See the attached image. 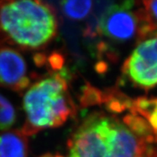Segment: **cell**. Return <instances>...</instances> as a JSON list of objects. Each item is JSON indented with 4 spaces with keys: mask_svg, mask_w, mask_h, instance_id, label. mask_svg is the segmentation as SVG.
Here are the masks:
<instances>
[{
    "mask_svg": "<svg viewBox=\"0 0 157 157\" xmlns=\"http://www.w3.org/2000/svg\"><path fill=\"white\" fill-rule=\"evenodd\" d=\"M91 1H63L61 9L67 18L73 20L85 19L92 8Z\"/></svg>",
    "mask_w": 157,
    "mask_h": 157,
    "instance_id": "ba28073f",
    "label": "cell"
},
{
    "mask_svg": "<svg viewBox=\"0 0 157 157\" xmlns=\"http://www.w3.org/2000/svg\"><path fill=\"white\" fill-rule=\"evenodd\" d=\"M141 157H157V150L153 147L148 146L146 153Z\"/></svg>",
    "mask_w": 157,
    "mask_h": 157,
    "instance_id": "8fae6325",
    "label": "cell"
},
{
    "mask_svg": "<svg viewBox=\"0 0 157 157\" xmlns=\"http://www.w3.org/2000/svg\"><path fill=\"white\" fill-rule=\"evenodd\" d=\"M16 119L15 108L11 103L0 95V130L8 129L15 124Z\"/></svg>",
    "mask_w": 157,
    "mask_h": 157,
    "instance_id": "9c48e42d",
    "label": "cell"
},
{
    "mask_svg": "<svg viewBox=\"0 0 157 157\" xmlns=\"http://www.w3.org/2000/svg\"><path fill=\"white\" fill-rule=\"evenodd\" d=\"M27 120L21 129L27 136L60 127L75 114L65 72L54 73L31 85L23 97Z\"/></svg>",
    "mask_w": 157,
    "mask_h": 157,
    "instance_id": "3957f363",
    "label": "cell"
},
{
    "mask_svg": "<svg viewBox=\"0 0 157 157\" xmlns=\"http://www.w3.org/2000/svg\"><path fill=\"white\" fill-rule=\"evenodd\" d=\"M134 1L115 3L108 6L101 15L96 33L115 44H124L138 36L139 19L133 10Z\"/></svg>",
    "mask_w": 157,
    "mask_h": 157,
    "instance_id": "5b68a950",
    "label": "cell"
},
{
    "mask_svg": "<svg viewBox=\"0 0 157 157\" xmlns=\"http://www.w3.org/2000/svg\"><path fill=\"white\" fill-rule=\"evenodd\" d=\"M27 63L16 49L0 47V87L21 92L29 87Z\"/></svg>",
    "mask_w": 157,
    "mask_h": 157,
    "instance_id": "8992f818",
    "label": "cell"
},
{
    "mask_svg": "<svg viewBox=\"0 0 157 157\" xmlns=\"http://www.w3.org/2000/svg\"><path fill=\"white\" fill-rule=\"evenodd\" d=\"M27 136L22 130L3 131L0 133V157H27Z\"/></svg>",
    "mask_w": 157,
    "mask_h": 157,
    "instance_id": "52a82bcc",
    "label": "cell"
},
{
    "mask_svg": "<svg viewBox=\"0 0 157 157\" xmlns=\"http://www.w3.org/2000/svg\"><path fill=\"white\" fill-rule=\"evenodd\" d=\"M142 4L143 6L138 8L140 16L157 31V0L144 1Z\"/></svg>",
    "mask_w": 157,
    "mask_h": 157,
    "instance_id": "30bf717a",
    "label": "cell"
},
{
    "mask_svg": "<svg viewBox=\"0 0 157 157\" xmlns=\"http://www.w3.org/2000/svg\"><path fill=\"white\" fill-rule=\"evenodd\" d=\"M58 22L52 6L42 1H0V44L39 50L56 37Z\"/></svg>",
    "mask_w": 157,
    "mask_h": 157,
    "instance_id": "7a4b0ae2",
    "label": "cell"
},
{
    "mask_svg": "<svg viewBox=\"0 0 157 157\" xmlns=\"http://www.w3.org/2000/svg\"><path fill=\"white\" fill-rule=\"evenodd\" d=\"M124 76L135 87L149 90L157 86V31L138 41L122 67Z\"/></svg>",
    "mask_w": 157,
    "mask_h": 157,
    "instance_id": "277c9868",
    "label": "cell"
},
{
    "mask_svg": "<svg viewBox=\"0 0 157 157\" xmlns=\"http://www.w3.org/2000/svg\"><path fill=\"white\" fill-rule=\"evenodd\" d=\"M148 146L123 120L101 112L84 118L67 142L68 157H141Z\"/></svg>",
    "mask_w": 157,
    "mask_h": 157,
    "instance_id": "6da1fadb",
    "label": "cell"
}]
</instances>
